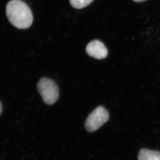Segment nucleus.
I'll return each mask as SVG.
<instances>
[{
    "instance_id": "obj_1",
    "label": "nucleus",
    "mask_w": 160,
    "mask_h": 160,
    "mask_svg": "<svg viewBox=\"0 0 160 160\" xmlns=\"http://www.w3.org/2000/svg\"><path fill=\"white\" fill-rule=\"evenodd\" d=\"M9 22L19 29H26L32 25L33 15L29 6L21 0H12L6 8Z\"/></svg>"
},
{
    "instance_id": "obj_2",
    "label": "nucleus",
    "mask_w": 160,
    "mask_h": 160,
    "mask_svg": "<svg viewBox=\"0 0 160 160\" xmlns=\"http://www.w3.org/2000/svg\"><path fill=\"white\" fill-rule=\"evenodd\" d=\"M38 92L47 105L54 104L59 98V89L55 82L47 78H42L37 85Z\"/></svg>"
},
{
    "instance_id": "obj_3",
    "label": "nucleus",
    "mask_w": 160,
    "mask_h": 160,
    "mask_svg": "<svg viewBox=\"0 0 160 160\" xmlns=\"http://www.w3.org/2000/svg\"><path fill=\"white\" fill-rule=\"evenodd\" d=\"M109 115L107 110L103 106H99L89 114L85 123L87 131H95L108 120Z\"/></svg>"
},
{
    "instance_id": "obj_4",
    "label": "nucleus",
    "mask_w": 160,
    "mask_h": 160,
    "mask_svg": "<svg viewBox=\"0 0 160 160\" xmlns=\"http://www.w3.org/2000/svg\"><path fill=\"white\" fill-rule=\"evenodd\" d=\"M86 52L89 56L95 59L101 60L107 56V49L104 44L98 40L92 41L88 44Z\"/></svg>"
},
{
    "instance_id": "obj_5",
    "label": "nucleus",
    "mask_w": 160,
    "mask_h": 160,
    "mask_svg": "<svg viewBox=\"0 0 160 160\" xmlns=\"http://www.w3.org/2000/svg\"><path fill=\"white\" fill-rule=\"evenodd\" d=\"M138 159V160H160V152L142 149L139 152Z\"/></svg>"
},
{
    "instance_id": "obj_6",
    "label": "nucleus",
    "mask_w": 160,
    "mask_h": 160,
    "mask_svg": "<svg viewBox=\"0 0 160 160\" xmlns=\"http://www.w3.org/2000/svg\"><path fill=\"white\" fill-rule=\"evenodd\" d=\"M94 0H70V3L73 8L81 9L90 4Z\"/></svg>"
},
{
    "instance_id": "obj_7",
    "label": "nucleus",
    "mask_w": 160,
    "mask_h": 160,
    "mask_svg": "<svg viewBox=\"0 0 160 160\" xmlns=\"http://www.w3.org/2000/svg\"><path fill=\"white\" fill-rule=\"evenodd\" d=\"M133 1L136 2H142L145 1L146 0H133Z\"/></svg>"
},
{
    "instance_id": "obj_8",
    "label": "nucleus",
    "mask_w": 160,
    "mask_h": 160,
    "mask_svg": "<svg viewBox=\"0 0 160 160\" xmlns=\"http://www.w3.org/2000/svg\"><path fill=\"white\" fill-rule=\"evenodd\" d=\"M2 112V106L1 103L0 102V115L1 114Z\"/></svg>"
}]
</instances>
